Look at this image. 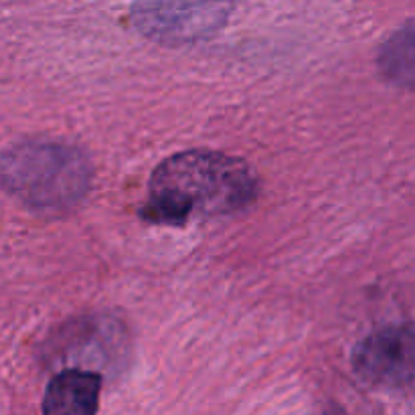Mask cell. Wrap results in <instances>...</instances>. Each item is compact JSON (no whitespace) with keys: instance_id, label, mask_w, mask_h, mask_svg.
Here are the masks:
<instances>
[{"instance_id":"obj_1","label":"cell","mask_w":415,"mask_h":415,"mask_svg":"<svg viewBox=\"0 0 415 415\" xmlns=\"http://www.w3.org/2000/svg\"><path fill=\"white\" fill-rule=\"evenodd\" d=\"M146 217L184 223L247 209L260 191L255 171L238 156L189 150L156 166L150 178Z\"/></svg>"},{"instance_id":"obj_2","label":"cell","mask_w":415,"mask_h":415,"mask_svg":"<svg viewBox=\"0 0 415 415\" xmlns=\"http://www.w3.org/2000/svg\"><path fill=\"white\" fill-rule=\"evenodd\" d=\"M2 184L19 203L61 211L84 199L91 166L79 148L57 140H25L2 156Z\"/></svg>"},{"instance_id":"obj_3","label":"cell","mask_w":415,"mask_h":415,"mask_svg":"<svg viewBox=\"0 0 415 415\" xmlns=\"http://www.w3.org/2000/svg\"><path fill=\"white\" fill-rule=\"evenodd\" d=\"M238 0H134L132 23L144 37L164 45H186L221 29Z\"/></svg>"},{"instance_id":"obj_4","label":"cell","mask_w":415,"mask_h":415,"mask_svg":"<svg viewBox=\"0 0 415 415\" xmlns=\"http://www.w3.org/2000/svg\"><path fill=\"white\" fill-rule=\"evenodd\" d=\"M356 377L373 387H401L415 381V327L399 325L369 334L353 353Z\"/></svg>"},{"instance_id":"obj_5","label":"cell","mask_w":415,"mask_h":415,"mask_svg":"<svg viewBox=\"0 0 415 415\" xmlns=\"http://www.w3.org/2000/svg\"><path fill=\"white\" fill-rule=\"evenodd\" d=\"M102 379L97 373L67 369L51 379L43 399V412L51 415H91L99 405Z\"/></svg>"},{"instance_id":"obj_6","label":"cell","mask_w":415,"mask_h":415,"mask_svg":"<svg viewBox=\"0 0 415 415\" xmlns=\"http://www.w3.org/2000/svg\"><path fill=\"white\" fill-rule=\"evenodd\" d=\"M377 67L391 86L415 89V19L395 30L381 45Z\"/></svg>"}]
</instances>
